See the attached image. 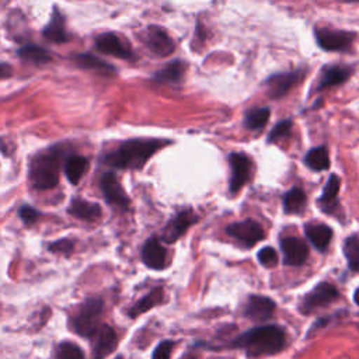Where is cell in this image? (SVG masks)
I'll use <instances>...</instances> for the list:
<instances>
[{
    "label": "cell",
    "mask_w": 359,
    "mask_h": 359,
    "mask_svg": "<svg viewBox=\"0 0 359 359\" xmlns=\"http://www.w3.org/2000/svg\"><path fill=\"white\" fill-rule=\"evenodd\" d=\"M56 359H84V355L77 345L62 342L56 349Z\"/></svg>",
    "instance_id": "cell-32"
},
{
    "label": "cell",
    "mask_w": 359,
    "mask_h": 359,
    "mask_svg": "<svg viewBox=\"0 0 359 359\" xmlns=\"http://www.w3.org/2000/svg\"><path fill=\"white\" fill-rule=\"evenodd\" d=\"M304 163L314 171H324L330 167V156L328 150L324 146H318L307 151L304 156Z\"/></svg>",
    "instance_id": "cell-27"
},
{
    "label": "cell",
    "mask_w": 359,
    "mask_h": 359,
    "mask_svg": "<svg viewBox=\"0 0 359 359\" xmlns=\"http://www.w3.org/2000/svg\"><path fill=\"white\" fill-rule=\"evenodd\" d=\"M116 359H122V358H121V356H119V358H116Z\"/></svg>",
    "instance_id": "cell-42"
},
{
    "label": "cell",
    "mask_w": 359,
    "mask_h": 359,
    "mask_svg": "<svg viewBox=\"0 0 359 359\" xmlns=\"http://www.w3.org/2000/svg\"><path fill=\"white\" fill-rule=\"evenodd\" d=\"M167 252L157 237H150L142 248V261L151 269H163L165 266Z\"/></svg>",
    "instance_id": "cell-18"
},
{
    "label": "cell",
    "mask_w": 359,
    "mask_h": 359,
    "mask_svg": "<svg viewBox=\"0 0 359 359\" xmlns=\"http://www.w3.org/2000/svg\"><path fill=\"white\" fill-rule=\"evenodd\" d=\"M226 231L245 247H252L264 238V230L261 224L252 219L233 223L226 227Z\"/></svg>",
    "instance_id": "cell-10"
},
{
    "label": "cell",
    "mask_w": 359,
    "mask_h": 359,
    "mask_svg": "<svg viewBox=\"0 0 359 359\" xmlns=\"http://www.w3.org/2000/svg\"><path fill=\"white\" fill-rule=\"evenodd\" d=\"M286 345L283 328L269 324L248 330L231 341V348L243 349L248 356L273 355L282 351Z\"/></svg>",
    "instance_id": "cell-1"
},
{
    "label": "cell",
    "mask_w": 359,
    "mask_h": 359,
    "mask_svg": "<svg viewBox=\"0 0 359 359\" xmlns=\"http://www.w3.org/2000/svg\"><path fill=\"white\" fill-rule=\"evenodd\" d=\"M196 222V216L192 210L187 209L175 215L163 229L161 240L164 243H174L177 241L187 230Z\"/></svg>",
    "instance_id": "cell-13"
},
{
    "label": "cell",
    "mask_w": 359,
    "mask_h": 359,
    "mask_svg": "<svg viewBox=\"0 0 359 359\" xmlns=\"http://www.w3.org/2000/svg\"><path fill=\"white\" fill-rule=\"evenodd\" d=\"M185 73V63L182 60H172L167 63L161 70L154 73L153 80L157 83L177 84L182 80Z\"/></svg>",
    "instance_id": "cell-20"
},
{
    "label": "cell",
    "mask_w": 359,
    "mask_h": 359,
    "mask_svg": "<svg viewBox=\"0 0 359 359\" xmlns=\"http://www.w3.org/2000/svg\"><path fill=\"white\" fill-rule=\"evenodd\" d=\"M74 62L77 63V66H80L81 69H88V70H95L100 72L102 74H112L115 73L114 66H111L109 63H107L105 60L91 55V53H79L74 55Z\"/></svg>",
    "instance_id": "cell-24"
},
{
    "label": "cell",
    "mask_w": 359,
    "mask_h": 359,
    "mask_svg": "<svg viewBox=\"0 0 359 359\" xmlns=\"http://www.w3.org/2000/svg\"><path fill=\"white\" fill-rule=\"evenodd\" d=\"M140 38H142L143 43L147 46V49L158 57L168 56L175 49V43H174L172 38L168 35V32L157 25L147 27L142 32Z\"/></svg>",
    "instance_id": "cell-8"
},
{
    "label": "cell",
    "mask_w": 359,
    "mask_h": 359,
    "mask_svg": "<svg viewBox=\"0 0 359 359\" xmlns=\"http://www.w3.org/2000/svg\"><path fill=\"white\" fill-rule=\"evenodd\" d=\"M182 359H192V358H182Z\"/></svg>",
    "instance_id": "cell-41"
},
{
    "label": "cell",
    "mask_w": 359,
    "mask_h": 359,
    "mask_svg": "<svg viewBox=\"0 0 359 359\" xmlns=\"http://www.w3.org/2000/svg\"><path fill=\"white\" fill-rule=\"evenodd\" d=\"M231 177H230V192L237 194L251 177V160L244 153H231L229 157Z\"/></svg>",
    "instance_id": "cell-11"
},
{
    "label": "cell",
    "mask_w": 359,
    "mask_h": 359,
    "mask_svg": "<svg viewBox=\"0 0 359 359\" xmlns=\"http://www.w3.org/2000/svg\"><path fill=\"white\" fill-rule=\"evenodd\" d=\"M174 348V342L172 341H163L157 345V348L153 352V358L151 359H170L171 351Z\"/></svg>",
    "instance_id": "cell-35"
},
{
    "label": "cell",
    "mask_w": 359,
    "mask_h": 359,
    "mask_svg": "<svg viewBox=\"0 0 359 359\" xmlns=\"http://www.w3.org/2000/svg\"><path fill=\"white\" fill-rule=\"evenodd\" d=\"M283 259L286 265H303L309 257L306 243L296 237H286L280 241Z\"/></svg>",
    "instance_id": "cell-17"
},
{
    "label": "cell",
    "mask_w": 359,
    "mask_h": 359,
    "mask_svg": "<svg viewBox=\"0 0 359 359\" xmlns=\"http://www.w3.org/2000/svg\"><path fill=\"white\" fill-rule=\"evenodd\" d=\"M292 132V121L290 119H285V121H280L276 126H273V129L269 132L268 135V142L272 143V142H278L280 139H285L290 135Z\"/></svg>",
    "instance_id": "cell-33"
},
{
    "label": "cell",
    "mask_w": 359,
    "mask_h": 359,
    "mask_svg": "<svg viewBox=\"0 0 359 359\" xmlns=\"http://www.w3.org/2000/svg\"><path fill=\"white\" fill-rule=\"evenodd\" d=\"M338 1H344V3H352V1H359V0H338Z\"/></svg>",
    "instance_id": "cell-40"
},
{
    "label": "cell",
    "mask_w": 359,
    "mask_h": 359,
    "mask_svg": "<svg viewBox=\"0 0 359 359\" xmlns=\"http://www.w3.org/2000/svg\"><path fill=\"white\" fill-rule=\"evenodd\" d=\"M95 48L104 55H112L121 59H133V52L130 46L123 42L114 32H104L95 38Z\"/></svg>",
    "instance_id": "cell-12"
},
{
    "label": "cell",
    "mask_w": 359,
    "mask_h": 359,
    "mask_svg": "<svg viewBox=\"0 0 359 359\" xmlns=\"http://www.w3.org/2000/svg\"><path fill=\"white\" fill-rule=\"evenodd\" d=\"M168 142L161 139H130L104 157L105 164L121 170L142 168L146 161Z\"/></svg>",
    "instance_id": "cell-2"
},
{
    "label": "cell",
    "mask_w": 359,
    "mask_h": 359,
    "mask_svg": "<svg viewBox=\"0 0 359 359\" xmlns=\"http://www.w3.org/2000/svg\"><path fill=\"white\" fill-rule=\"evenodd\" d=\"M352 67L344 66V65H328L323 67L320 76H318V83L316 90L323 91L330 87H335L339 84H344L348 81V79L352 74Z\"/></svg>",
    "instance_id": "cell-14"
},
{
    "label": "cell",
    "mask_w": 359,
    "mask_h": 359,
    "mask_svg": "<svg viewBox=\"0 0 359 359\" xmlns=\"http://www.w3.org/2000/svg\"><path fill=\"white\" fill-rule=\"evenodd\" d=\"M88 167V161L86 157L83 156H77V154H72L66 158V164H65V172L67 180L72 184H77L81 177L84 175V172L87 171Z\"/></svg>",
    "instance_id": "cell-25"
},
{
    "label": "cell",
    "mask_w": 359,
    "mask_h": 359,
    "mask_svg": "<svg viewBox=\"0 0 359 359\" xmlns=\"http://www.w3.org/2000/svg\"><path fill=\"white\" fill-rule=\"evenodd\" d=\"M275 311V302L266 296L252 294L244 306V316L254 321H264L272 317Z\"/></svg>",
    "instance_id": "cell-15"
},
{
    "label": "cell",
    "mask_w": 359,
    "mask_h": 359,
    "mask_svg": "<svg viewBox=\"0 0 359 359\" xmlns=\"http://www.w3.org/2000/svg\"><path fill=\"white\" fill-rule=\"evenodd\" d=\"M101 189L108 203L121 209H128L129 198L112 172H105L101 178Z\"/></svg>",
    "instance_id": "cell-16"
},
{
    "label": "cell",
    "mask_w": 359,
    "mask_h": 359,
    "mask_svg": "<svg viewBox=\"0 0 359 359\" xmlns=\"http://www.w3.org/2000/svg\"><path fill=\"white\" fill-rule=\"evenodd\" d=\"M314 36L321 49L328 52H344L352 46L356 34L332 28H316Z\"/></svg>",
    "instance_id": "cell-6"
},
{
    "label": "cell",
    "mask_w": 359,
    "mask_h": 359,
    "mask_svg": "<svg viewBox=\"0 0 359 359\" xmlns=\"http://www.w3.org/2000/svg\"><path fill=\"white\" fill-rule=\"evenodd\" d=\"M258 261L264 265V266H275L278 262V254L272 247H264L258 251Z\"/></svg>",
    "instance_id": "cell-34"
},
{
    "label": "cell",
    "mask_w": 359,
    "mask_h": 359,
    "mask_svg": "<svg viewBox=\"0 0 359 359\" xmlns=\"http://www.w3.org/2000/svg\"><path fill=\"white\" fill-rule=\"evenodd\" d=\"M164 299V290L163 287H154L153 290H150L144 297H142L139 302H136L130 310H129V316L130 317H137L139 314L153 309L154 306H158Z\"/></svg>",
    "instance_id": "cell-23"
},
{
    "label": "cell",
    "mask_w": 359,
    "mask_h": 359,
    "mask_svg": "<svg viewBox=\"0 0 359 359\" xmlns=\"http://www.w3.org/2000/svg\"><path fill=\"white\" fill-rule=\"evenodd\" d=\"M49 250L56 251V252L70 254V251L73 250V243L70 240H59V241H55L53 244H50Z\"/></svg>",
    "instance_id": "cell-37"
},
{
    "label": "cell",
    "mask_w": 359,
    "mask_h": 359,
    "mask_svg": "<svg viewBox=\"0 0 359 359\" xmlns=\"http://www.w3.org/2000/svg\"><path fill=\"white\" fill-rule=\"evenodd\" d=\"M269 116H271V109L268 107L252 108L245 114L244 125L251 130H259L268 123Z\"/></svg>",
    "instance_id": "cell-29"
},
{
    "label": "cell",
    "mask_w": 359,
    "mask_h": 359,
    "mask_svg": "<svg viewBox=\"0 0 359 359\" xmlns=\"http://www.w3.org/2000/svg\"><path fill=\"white\" fill-rule=\"evenodd\" d=\"M63 150L56 146L36 154L29 165V180L36 189H50L59 181Z\"/></svg>",
    "instance_id": "cell-3"
},
{
    "label": "cell",
    "mask_w": 359,
    "mask_h": 359,
    "mask_svg": "<svg viewBox=\"0 0 359 359\" xmlns=\"http://www.w3.org/2000/svg\"><path fill=\"white\" fill-rule=\"evenodd\" d=\"M93 341L91 353L93 359H104L112 353L118 345V337L112 327L101 324L90 337Z\"/></svg>",
    "instance_id": "cell-9"
},
{
    "label": "cell",
    "mask_w": 359,
    "mask_h": 359,
    "mask_svg": "<svg viewBox=\"0 0 359 359\" xmlns=\"http://www.w3.org/2000/svg\"><path fill=\"white\" fill-rule=\"evenodd\" d=\"M17 53L21 59L31 62L34 65H43L50 62L52 59L50 53L38 45H24L17 50Z\"/></svg>",
    "instance_id": "cell-28"
},
{
    "label": "cell",
    "mask_w": 359,
    "mask_h": 359,
    "mask_svg": "<svg viewBox=\"0 0 359 359\" xmlns=\"http://www.w3.org/2000/svg\"><path fill=\"white\" fill-rule=\"evenodd\" d=\"M338 297H339V293L334 285L328 282H321L316 285L313 290H310L307 294L303 296V299L299 303V309L304 314H311L316 310L335 302Z\"/></svg>",
    "instance_id": "cell-5"
},
{
    "label": "cell",
    "mask_w": 359,
    "mask_h": 359,
    "mask_svg": "<svg viewBox=\"0 0 359 359\" xmlns=\"http://www.w3.org/2000/svg\"><path fill=\"white\" fill-rule=\"evenodd\" d=\"M353 300H355V303L356 304H359V287L355 290V293H353Z\"/></svg>",
    "instance_id": "cell-39"
},
{
    "label": "cell",
    "mask_w": 359,
    "mask_h": 359,
    "mask_svg": "<svg viewBox=\"0 0 359 359\" xmlns=\"http://www.w3.org/2000/svg\"><path fill=\"white\" fill-rule=\"evenodd\" d=\"M306 76L304 69H294L290 72L276 73L266 79L265 87L271 98L279 100L286 95L297 83H300Z\"/></svg>",
    "instance_id": "cell-7"
},
{
    "label": "cell",
    "mask_w": 359,
    "mask_h": 359,
    "mask_svg": "<svg viewBox=\"0 0 359 359\" xmlns=\"http://www.w3.org/2000/svg\"><path fill=\"white\" fill-rule=\"evenodd\" d=\"M13 74V69L8 63H0V80L7 79Z\"/></svg>",
    "instance_id": "cell-38"
},
{
    "label": "cell",
    "mask_w": 359,
    "mask_h": 359,
    "mask_svg": "<svg viewBox=\"0 0 359 359\" xmlns=\"http://www.w3.org/2000/svg\"><path fill=\"white\" fill-rule=\"evenodd\" d=\"M69 213L83 220H95L101 216V208L86 199L74 198L69 206Z\"/></svg>",
    "instance_id": "cell-21"
},
{
    "label": "cell",
    "mask_w": 359,
    "mask_h": 359,
    "mask_svg": "<svg viewBox=\"0 0 359 359\" xmlns=\"http://www.w3.org/2000/svg\"><path fill=\"white\" fill-rule=\"evenodd\" d=\"M338 191H339V178H338V175L331 174V177L328 178V181L323 189L321 198L318 201L323 210L331 212V209L337 205Z\"/></svg>",
    "instance_id": "cell-26"
},
{
    "label": "cell",
    "mask_w": 359,
    "mask_h": 359,
    "mask_svg": "<svg viewBox=\"0 0 359 359\" xmlns=\"http://www.w3.org/2000/svg\"><path fill=\"white\" fill-rule=\"evenodd\" d=\"M20 217L25 224H32L39 217V212L28 205H24L20 208Z\"/></svg>",
    "instance_id": "cell-36"
},
{
    "label": "cell",
    "mask_w": 359,
    "mask_h": 359,
    "mask_svg": "<svg viewBox=\"0 0 359 359\" xmlns=\"http://www.w3.org/2000/svg\"><path fill=\"white\" fill-rule=\"evenodd\" d=\"M42 35L49 42H55V43H63V42L69 41V34H67L66 25H65V17L60 14V11L57 8L53 10V14H52L48 25L43 28Z\"/></svg>",
    "instance_id": "cell-19"
},
{
    "label": "cell",
    "mask_w": 359,
    "mask_h": 359,
    "mask_svg": "<svg viewBox=\"0 0 359 359\" xmlns=\"http://www.w3.org/2000/svg\"><path fill=\"white\" fill-rule=\"evenodd\" d=\"M307 198L303 189L300 188H292L289 192L283 196V208L286 213H299L306 206Z\"/></svg>",
    "instance_id": "cell-30"
},
{
    "label": "cell",
    "mask_w": 359,
    "mask_h": 359,
    "mask_svg": "<svg viewBox=\"0 0 359 359\" xmlns=\"http://www.w3.org/2000/svg\"><path fill=\"white\" fill-rule=\"evenodd\" d=\"M102 313V302L100 299L86 300L76 316L72 318V328L81 337H91L93 332L100 327L98 318Z\"/></svg>",
    "instance_id": "cell-4"
},
{
    "label": "cell",
    "mask_w": 359,
    "mask_h": 359,
    "mask_svg": "<svg viewBox=\"0 0 359 359\" xmlns=\"http://www.w3.org/2000/svg\"><path fill=\"white\" fill-rule=\"evenodd\" d=\"M306 236L317 250L325 251L332 238V230L327 224H309L306 226Z\"/></svg>",
    "instance_id": "cell-22"
},
{
    "label": "cell",
    "mask_w": 359,
    "mask_h": 359,
    "mask_svg": "<svg viewBox=\"0 0 359 359\" xmlns=\"http://www.w3.org/2000/svg\"><path fill=\"white\" fill-rule=\"evenodd\" d=\"M345 258L348 261V265L352 271L359 272V237L358 236H349L344 245H342Z\"/></svg>",
    "instance_id": "cell-31"
}]
</instances>
